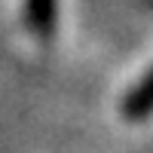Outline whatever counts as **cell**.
Instances as JSON below:
<instances>
[{
  "instance_id": "2",
  "label": "cell",
  "mask_w": 153,
  "mask_h": 153,
  "mask_svg": "<svg viewBox=\"0 0 153 153\" xmlns=\"http://www.w3.org/2000/svg\"><path fill=\"white\" fill-rule=\"evenodd\" d=\"M55 0H28V9H31V25L37 31H40L43 37L49 34V28H52V19H55Z\"/></svg>"
},
{
  "instance_id": "1",
  "label": "cell",
  "mask_w": 153,
  "mask_h": 153,
  "mask_svg": "<svg viewBox=\"0 0 153 153\" xmlns=\"http://www.w3.org/2000/svg\"><path fill=\"white\" fill-rule=\"evenodd\" d=\"M126 120H144L147 113H153V71L141 80V86L129 92V98L123 101Z\"/></svg>"
}]
</instances>
